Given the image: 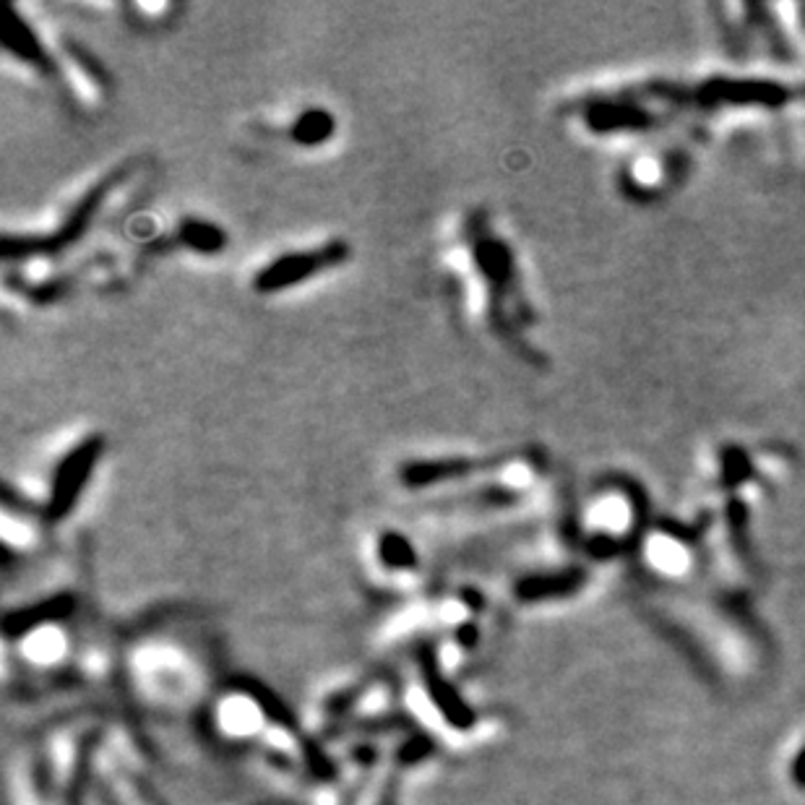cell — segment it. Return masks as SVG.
<instances>
[{
    "label": "cell",
    "instance_id": "obj_1",
    "mask_svg": "<svg viewBox=\"0 0 805 805\" xmlns=\"http://www.w3.org/2000/svg\"><path fill=\"white\" fill-rule=\"evenodd\" d=\"M347 256H350V248L339 243V240H331V243L313 248L308 253H287V256H279L277 261L264 266L253 287L258 292H264V295L282 292L287 287H295V284L308 282L311 277H318L321 271L331 269V266H339Z\"/></svg>",
    "mask_w": 805,
    "mask_h": 805
},
{
    "label": "cell",
    "instance_id": "obj_2",
    "mask_svg": "<svg viewBox=\"0 0 805 805\" xmlns=\"http://www.w3.org/2000/svg\"><path fill=\"white\" fill-rule=\"evenodd\" d=\"M420 675H423V686L428 691L430 701L436 704L438 712L443 714V720L449 722L456 730H469L475 725V712L469 707L464 696L451 686V680L438 670L436 660L430 657V652L420 654Z\"/></svg>",
    "mask_w": 805,
    "mask_h": 805
},
{
    "label": "cell",
    "instance_id": "obj_3",
    "mask_svg": "<svg viewBox=\"0 0 805 805\" xmlns=\"http://www.w3.org/2000/svg\"><path fill=\"white\" fill-rule=\"evenodd\" d=\"M94 456H97L94 446L92 443H86V446H81L79 451H73V454L68 456L66 464H60L58 475H55L53 482V495H50V511H53L55 516L68 514V509L76 503V495H79V490L84 488L86 475H89V469H92L94 464Z\"/></svg>",
    "mask_w": 805,
    "mask_h": 805
},
{
    "label": "cell",
    "instance_id": "obj_4",
    "mask_svg": "<svg viewBox=\"0 0 805 805\" xmlns=\"http://www.w3.org/2000/svg\"><path fill=\"white\" fill-rule=\"evenodd\" d=\"M636 516V503L631 490L613 488L608 493H600L594 498L592 506V519L594 529L600 540H613V537L623 535L631 529Z\"/></svg>",
    "mask_w": 805,
    "mask_h": 805
},
{
    "label": "cell",
    "instance_id": "obj_5",
    "mask_svg": "<svg viewBox=\"0 0 805 805\" xmlns=\"http://www.w3.org/2000/svg\"><path fill=\"white\" fill-rule=\"evenodd\" d=\"M73 610V600L68 594H60V597H53V600L37 602L34 608H24V610H14V613L6 615V636L8 639H21V636L34 634L37 628L50 626V623H58L63 618H68Z\"/></svg>",
    "mask_w": 805,
    "mask_h": 805
},
{
    "label": "cell",
    "instance_id": "obj_6",
    "mask_svg": "<svg viewBox=\"0 0 805 805\" xmlns=\"http://www.w3.org/2000/svg\"><path fill=\"white\" fill-rule=\"evenodd\" d=\"M649 555H652L654 566L660 568V571H680V568H686V561H691V553L675 537H657V540H652Z\"/></svg>",
    "mask_w": 805,
    "mask_h": 805
},
{
    "label": "cell",
    "instance_id": "obj_7",
    "mask_svg": "<svg viewBox=\"0 0 805 805\" xmlns=\"http://www.w3.org/2000/svg\"><path fill=\"white\" fill-rule=\"evenodd\" d=\"M378 555H381L383 566L389 568H415L417 566V553L410 545V540L402 535H383L381 545H378Z\"/></svg>",
    "mask_w": 805,
    "mask_h": 805
},
{
    "label": "cell",
    "instance_id": "obj_8",
    "mask_svg": "<svg viewBox=\"0 0 805 805\" xmlns=\"http://www.w3.org/2000/svg\"><path fill=\"white\" fill-rule=\"evenodd\" d=\"M576 584L574 576H537V579H527L519 584L516 594L522 600H542L550 594H566Z\"/></svg>",
    "mask_w": 805,
    "mask_h": 805
},
{
    "label": "cell",
    "instance_id": "obj_9",
    "mask_svg": "<svg viewBox=\"0 0 805 805\" xmlns=\"http://www.w3.org/2000/svg\"><path fill=\"white\" fill-rule=\"evenodd\" d=\"M318 126H331V120L326 118L324 113H318V110H313V113L305 115L300 123H297V131L295 136L300 141H305V144H311V141H318L321 136H318Z\"/></svg>",
    "mask_w": 805,
    "mask_h": 805
},
{
    "label": "cell",
    "instance_id": "obj_10",
    "mask_svg": "<svg viewBox=\"0 0 805 805\" xmlns=\"http://www.w3.org/2000/svg\"><path fill=\"white\" fill-rule=\"evenodd\" d=\"M430 751H433V746H430L428 738H412L407 746H402V751H399V759H402V764H417V761H423L425 756H430Z\"/></svg>",
    "mask_w": 805,
    "mask_h": 805
},
{
    "label": "cell",
    "instance_id": "obj_11",
    "mask_svg": "<svg viewBox=\"0 0 805 805\" xmlns=\"http://www.w3.org/2000/svg\"><path fill=\"white\" fill-rule=\"evenodd\" d=\"M378 805H399L396 803V792H394V787H386V790H383V795H381V800H378Z\"/></svg>",
    "mask_w": 805,
    "mask_h": 805
}]
</instances>
